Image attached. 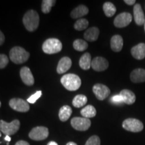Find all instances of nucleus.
<instances>
[{
    "mask_svg": "<svg viewBox=\"0 0 145 145\" xmlns=\"http://www.w3.org/2000/svg\"><path fill=\"white\" fill-rule=\"evenodd\" d=\"M40 18L39 14L34 10H29L23 17V24L29 32H34L38 28Z\"/></svg>",
    "mask_w": 145,
    "mask_h": 145,
    "instance_id": "1",
    "label": "nucleus"
},
{
    "mask_svg": "<svg viewBox=\"0 0 145 145\" xmlns=\"http://www.w3.org/2000/svg\"><path fill=\"white\" fill-rule=\"evenodd\" d=\"M61 82L66 89L76 91L81 87V80L79 76L75 74H66L61 77Z\"/></svg>",
    "mask_w": 145,
    "mask_h": 145,
    "instance_id": "2",
    "label": "nucleus"
},
{
    "mask_svg": "<svg viewBox=\"0 0 145 145\" xmlns=\"http://www.w3.org/2000/svg\"><path fill=\"white\" fill-rule=\"evenodd\" d=\"M30 54L20 46H15L10 51V59L15 64H22L28 61Z\"/></svg>",
    "mask_w": 145,
    "mask_h": 145,
    "instance_id": "3",
    "label": "nucleus"
},
{
    "mask_svg": "<svg viewBox=\"0 0 145 145\" xmlns=\"http://www.w3.org/2000/svg\"><path fill=\"white\" fill-rule=\"evenodd\" d=\"M61 42L57 39H48L42 44V50L44 53L52 54L58 53L62 50Z\"/></svg>",
    "mask_w": 145,
    "mask_h": 145,
    "instance_id": "4",
    "label": "nucleus"
},
{
    "mask_svg": "<svg viewBox=\"0 0 145 145\" xmlns=\"http://www.w3.org/2000/svg\"><path fill=\"white\" fill-rule=\"evenodd\" d=\"M20 122L18 120H14L12 122L8 123L3 120H0V131L6 136L14 135L18 131Z\"/></svg>",
    "mask_w": 145,
    "mask_h": 145,
    "instance_id": "5",
    "label": "nucleus"
},
{
    "mask_svg": "<svg viewBox=\"0 0 145 145\" xmlns=\"http://www.w3.org/2000/svg\"><path fill=\"white\" fill-rule=\"evenodd\" d=\"M122 127L127 131L132 132H139L144 128L142 122L135 118H128L123 122Z\"/></svg>",
    "mask_w": 145,
    "mask_h": 145,
    "instance_id": "6",
    "label": "nucleus"
},
{
    "mask_svg": "<svg viewBox=\"0 0 145 145\" xmlns=\"http://www.w3.org/2000/svg\"><path fill=\"white\" fill-rule=\"evenodd\" d=\"M48 129L44 126H37L32 128L29 133V137L33 140H43L48 137Z\"/></svg>",
    "mask_w": 145,
    "mask_h": 145,
    "instance_id": "7",
    "label": "nucleus"
},
{
    "mask_svg": "<svg viewBox=\"0 0 145 145\" xmlns=\"http://www.w3.org/2000/svg\"><path fill=\"white\" fill-rule=\"evenodd\" d=\"M71 124L74 129L79 131H86L91 126V121L86 118L75 117L71 120Z\"/></svg>",
    "mask_w": 145,
    "mask_h": 145,
    "instance_id": "8",
    "label": "nucleus"
},
{
    "mask_svg": "<svg viewBox=\"0 0 145 145\" xmlns=\"http://www.w3.org/2000/svg\"><path fill=\"white\" fill-rule=\"evenodd\" d=\"M9 105L13 110L20 112H27L30 110L28 101L20 98H12L10 99Z\"/></svg>",
    "mask_w": 145,
    "mask_h": 145,
    "instance_id": "9",
    "label": "nucleus"
},
{
    "mask_svg": "<svg viewBox=\"0 0 145 145\" xmlns=\"http://www.w3.org/2000/svg\"><path fill=\"white\" fill-rule=\"evenodd\" d=\"M132 20V16L128 12H123L114 19V24L117 28H124L130 24Z\"/></svg>",
    "mask_w": 145,
    "mask_h": 145,
    "instance_id": "10",
    "label": "nucleus"
},
{
    "mask_svg": "<svg viewBox=\"0 0 145 145\" xmlns=\"http://www.w3.org/2000/svg\"><path fill=\"white\" fill-rule=\"evenodd\" d=\"M93 91L99 100H104L110 94V90L105 85L97 83L93 87Z\"/></svg>",
    "mask_w": 145,
    "mask_h": 145,
    "instance_id": "11",
    "label": "nucleus"
},
{
    "mask_svg": "<svg viewBox=\"0 0 145 145\" xmlns=\"http://www.w3.org/2000/svg\"><path fill=\"white\" fill-rule=\"evenodd\" d=\"M108 61L104 57H97L91 61V67L95 71H104L108 68Z\"/></svg>",
    "mask_w": 145,
    "mask_h": 145,
    "instance_id": "12",
    "label": "nucleus"
},
{
    "mask_svg": "<svg viewBox=\"0 0 145 145\" xmlns=\"http://www.w3.org/2000/svg\"><path fill=\"white\" fill-rule=\"evenodd\" d=\"M20 77L23 83L28 86H33L34 83V79L31 71L28 67H24L20 70Z\"/></svg>",
    "mask_w": 145,
    "mask_h": 145,
    "instance_id": "13",
    "label": "nucleus"
},
{
    "mask_svg": "<svg viewBox=\"0 0 145 145\" xmlns=\"http://www.w3.org/2000/svg\"><path fill=\"white\" fill-rule=\"evenodd\" d=\"M134 19L138 26H142L145 23V16L143 12L142 7L140 4L137 3L135 5L133 8Z\"/></svg>",
    "mask_w": 145,
    "mask_h": 145,
    "instance_id": "14",
    "label": "nucleus"
},
{
    "mask_svg": "<svg viewBox=\"0 0 145 145\" xmlns=\"http://www.w3.org/2000/svg\"><path fill=\"white\" fill-rule=\"evenodd\" d=\"M72 65V61L70 58L67 57H63L59 61V64L57 65V71L59 74H63L66 72L69 69Z\"/></svg>",
    "mask_w": 145,
    "mask_h": 145,
    "instance_id": "15",
    "label": "nucleus"
},
{
    "mask_svg": "<svg viewBox=\"0 0 145 145\" xmlns=\"http://www.w3.org/2000/svg\"><path fill=\"white\" fill-rule=\"evenodd\" d=\"M131 54L135 59L142 60L145 57V44L140 43L132 47L131 49Z\"/></svg>",
    "mask_w": 145,
    "mask_h": 145,
    "instance_id": "16",
    "label": "nucleus"
},
{
    "mask_svg": "<svg viewBox=\"0 0 145 145\" xmlns=\"http://www.w3.org/2000/svg\"><path fill=\"white\" fill-rule=\"evenodd\" d=\"M130 79L134 83H142L145 81V70L137 69L132 71L130 74Z\"/></svg>",
    "mask_w": 145,
    "mask_h": 145,
    "instance_id": "17",
    "label": "nucleus"
},
{
    "mask_svg": "<svg viewBox=\"0 0 145 145\" xmlns=\"http://www.w3.org/2000/svg\"><path fill=\"white\" fill-rule=\"evenodd\" d=\"M123 44V39L120 35H114L112 36L110 41V46H111L112 50L114 52H120L122 49Z\"/></svg>",
    "mask_w": 145,
    "mask_h": 145,
    "instance_id": "18",
    "label": "nucleus"
},
{
    "mask_svg": "<svg viewBox=\"0 0 145 145\" xmlns=\"http://www.w3.org/2000/svg\"><path fill=\"white\" fill-rule=\"evenodd\" d=\"M120 95L122 96L123 101H124V104L128 105H132L135 102V94L132 91L128 89H123L121 91Z\"/></svg>",
    "mask_w": 145,
    "mask_h": 145,
    "instance_id": "19",
    "label": "nucleus"
},
{
    "mask_svg": "<svg viewBox=\"0 0 145 145\" xmlns=\"http://www.w3.org/2000/svg\"><path fill=\"white\" fill-rule=\"evenodd\" d=\"M89 12V9L84 5H80L74 9L71 13V16L73 19L82 18L86 16Z\"/></svg>",
    "mask_w": 145,
    "mask_h": 145,
    "instance_id": "20",
    "label": "nucleus"
},
{
    "mask_svg": "<svg viewBox=\"0 0 145 145\" xmlns=\"http://www.w3.org/2000/svg\"><path fill=\"white\" fill-rule=\"evenodd\" d=\"M99 34V29L96 27H91L86 30L84 34V39L89 42L97 40Z\"/></svg>",
    "mask_w": 145,
    "mask_h": 145,
    "instance_id": "21",
    "label": "nucleus"
},
{
    "mask_svg": "<svg viewBox=\"0 0 145 145\" xmlns=\"http://www.w3.org/2000/svg\"><path fill=\"white\" fill-rule=\"evenodd\" d=\"M91 65V57L89 52L83 54L79 60V66L83 70L89 69Z\"/></svg>",
    "mask_w": 145,
    "mask_h": 145,
    "instance_id": "22",
    "label": "nucleus"
},
{
    "mask_svg": "<svg viewBox=\"0 0 145 145\" xmlns=\"http://www.w3.org/2000/svg\"><path fill=\"white\" fill-rule=\"evenodd\" d=\"M72 114V109L69 106H64L60 109L59 117L60 120L62 122H66Z\"/></svg>",
    "mask_w": 145,
    "mask_h": 145,
    "instance_id": "23",
    "label": "nucleus"
},
{
    "mask_svg": "<svg viewBox=\"0 0 145 145\" xmlns=\"http://www.w3.org/2000/svg\"><path fill=\"white\" fill-rule=\"evenodd\" d=\"M96 110L93 106L88 105L83 108L81 111V114L83 116V118L89 119L91 118H93L96 115Z\"/></svg>",
    "mask_w": 145,
    "mask_h": 145,
    "instance_id": "24",
    "label": "nucleus"
},
{
    "mask_svg": "<svg viewBox=\"0 0 145 145\" xmlns=\"http://www.w3.org/2000/svg\"><path fill=\"white\" fill-rule=\"evenodd\" d=\"M103 10L107 17H112L116 12V8L111 2H106L103 5Z\"/></svg>",
    "mask_w": 145,
    "mask_h": 145,
    "instance_id": "25",
    "label": "nucleus"
},
{
    "mask_svg": "<svg viewBox=\"0 0 145 145\" xmlns=\"http://www.w3.org/2000/svg\"><path fill=\"white\" fill-rule=\"evenodd\" d=\"M88 102V98L84 95H77L74 97L72 100V105L75 108H81L84 105H86Z\"/></svg>",
    "mask_w": 145,
    "mask_h": 145,
    "instance_id": "26",
    "label": "nucleus"
},
{
    "mask_svg": "<svg viewBox=\"0 0 145 145\" xmlns=\"http://www.w3.org/2000/svg\"><path fill=\"white\" fill-rule=\"evenodd\" d=\"M73 48H75V50H77V51H84L86 50L88 47V44L86 41L83 40L81 39H77L74 41L73 44Z\"/></svg>",
    "mask_w": 145,
    "mask_h": 145,
    "instance_id": "27",
    "label": "nucleus"
},
{
    "mask_svg": "<svg viewBox=\"0 0 145 145\" xmlns=\"http://www.w3.org/2000/svg\"><path fill=\"white\" fill-rule=\"evenodd\" d=\"M56 3L55 0H43L42 3V11L44 14L49 13L52 7Z\"/></svg>",
    "mask_w": 145,
    "mask_h": 145,
    "instance_id": "28",
    "label": "nucleus"
},
{
    "mask_svg": "<svg viewBox=\"0 0 145 145\" xmlns=\"http://www.w3.org/2000/svg\"><path fill=\"white\" fill-rule=\"evenodd\" d=\"M88 26L89 22L88 20L85 19V18H81V19H79L78 20L76 21L75 24H74V28H75V30L81 31V30L86 29Z\"/></svg>",
    "mask_w": 145,
    "mask_h": 145,
    "instance_id": "29",
    "label": "nucleus"
},
{
    "mask_svg": "<svg viewBox=\"0 0 145 145\" xmlns=\"http://www.w3.org/2000/svg\"><path fill=\"white\" fill-rule=\"evenodd\" d=\"M86 145H101L100 138L97 136H92L87 140Z\"/></svg>",
    "mask_w": 145,
    "mask_h": 145,
    "instance_id": "30",
    "label": "nucleus"
},
{
    "mask_svg": "<svg viewBox=\"0 0 145 145\" xmlns=\"http://www.w3.org/2000/svg\"><path fill=\"white\" fill-rule=\"evenodd\" d=\"M42 95V91H38L35 93L30 96L29 98L27 99V101L30 104H34L36 101L39 99Z\"/></svg>",
    "mask_w": 145,
    "mask_h": 145,
    "instance_id": "31",
    "label": "nucleus"
},
{
    "mask_svg": "<svg viewBox=\"0 0 145 145\" xmlns=\"http://www.w3.org/2000/svg\"><path fill=\"white\" fill-rule=\"evenodd\" d=\"M8 57L5 54H0V69H4L8 64Z\"/></svg>",
    "mask_w": 145,
    "mask_h": 145,
    "instance_id": "32",
    "label": "nucleus"
},
{
    "mask_svg": "<svg viewBox=\"0 0 145 145\" xmlns=\"http://www.w3.org/2000/svg\"><path fill=\"white\" fill-rule=\"evenodd\" d=\"M110 101L116 105L121 104L122 103H124L122 96L120 95V94H118V95H115L113 97H112V98L110 99Z\"/></svg>",
    "mask_w": 145,
    "mask_h": 145,
    "instance_id": "33",
    "label": "nucleus"
},
{
    "mask_svg": "<svg viewBox=\"0 0 145 145\" xmlns=\"http://www.w3.org/2000/svg\"><path fill=\"white\" fill-rule=\"evenodd\" d=\"M5 41V36L4 34L2 33V32L0 30V46L3 44Z\"/></svg>",
    "mask_w": 145,
    "mask_h": 145,
    "instance_id": "34",
    "label": "nucleus"
},
{
    "mask_svg": "<svg viewBox=\"0 0 145 145\" xmlns=\"http://www.w3.org/2000/svg\"><path fill=\"white\" fill-rule=\"evenodd\" d=\"M16 145H30V144H29V143L28 142H26V141L20 140L16 142Z\"/></svg>",
    "mask_w": 145,
    "mask_h": 145,
    "instance_id": "35",
    "label": "nucleus"
},
{
    "mask_svg": "<svg viewBox=\"0 0 145 145\" xmlns=\"http://www.w3.org/2000/svg\"><path fill=\"white\" fill-rule=\"evenodd\" d=\"M124 1L126 3V4L130 5H134L135 4V3H136L135 0H124Z\"/></svg>",
    "mask_w": 145,
    "mask_h": 145,
    "instance_id": "36",
    "label": "nucleus"
},
{
    "mask_svg": "<svg viewBox=\"0 0 145 145\" xmlns=\"http://www.w3.org/2000/svg\"><path fill=\"white\" fill-rule=\"evenodd\" d=\"M47 145H58V144L56 142H54V141H50L47 144Z\"/></svg>",
    "mask_w": 145,
    "mask_h": 145,
    "instance_id": "37",
    "label": "nucleus"
},
{
    "mask_svg": "<svg viewBox=\"0 0 145 145\" xmlns=\"http://www.w3.org/2000/svg\"><path fill=\"white\" fill-rule=\"evenodd\" d=\"M4 139H5V140L8 141V142H10V141L11 140V138L10 137V136H5Z\"/></svg>",
    "mask_w": 145,
    "mask_h": 145,
    "instance_id": "38",
    "label": "nucleus"
},
{
    "mask_svg": "<svg viewBox=\"0 0 145 145\" xmlns=\"http://www.w3.org/2000/svg\"><path fill=\"white\" fill-rule=\"evenodd\" d=\"M66 145H77V144L73 142H68Z\"/></svg>",
    "mask_w": 145,
    "mask_h": 145,
    "instance_id": "39",
    "label": "nucleus"
},
{
    "mask_svg": "<svg viewBox=\"0 0 145 145\" xmlns=\"http://www.w3.org/2000/svg\"><path fill=\"white\" fill-rule=\"evenodd\" d=\"M1 132H0V137H1Z\"/></svg>",
    "mask_w": 145,
    "mask_h": 145,
    "instance_id": "40",
    "label": "nucleus"
},
{
    "mask_svg": "<svg viewBox=\"0 0 145 145\" xmlns=\"http://www.w3.org/2000/svg\"><path fill=\"white\" fill-rule=\"evenodd\" d=\"M1 101H0V107H1Z\"/></svg>",
    "mask_w": 145,
    "mask_h": 145,
    "instance_id": "41",
    "label": "nucleus"
},
{
    "mask_svg": "<svg viewBox=\"0 0 145 145\" xmlns=\"http://www.w3.org/2000/svg\"><path fill=\"white\" fill-rule=\"evenodd\" d=\"M144 30H145V23H144Z\"/></svg>",
    "mask_w": 145,
    "mask_h": 145,
    "instance_id": "42",
    "label": "nucleus"
}]
</instances>
